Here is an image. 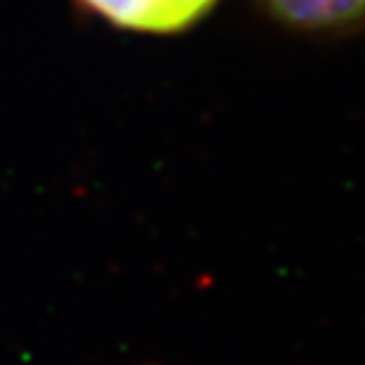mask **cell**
Masks as SVG:
<instances>
[{
	"mask_svg": "<svg viewBox=\"0 0 365 365\" xmlns=\"http://www.w3.org/2000/svg\"><path fill=\"white\" fill-rule=\"evenodd\" d=\"M119 29L143 34H176L197 24L216 0H81Z\"/></svg>",
	"mask_w": 365,
	"mask_h": 365,
	"instance_id": "1",
	"label": "cell"
},
{
	"mask_svg": "<svg viewBox=\"0 0 365 365\" xmlns=\"http://www.w3.org/2000/svg\"><path fill=\"white\" fill-rule=\"evenodd\" d=\"M264 5L297 29H339L365 21V0H264Z\"/></svg>",
	"mask_w": 365,
	"mask_h": 365,
	"instance_id": "2",
	"label": "cell"
}]
</instances>
